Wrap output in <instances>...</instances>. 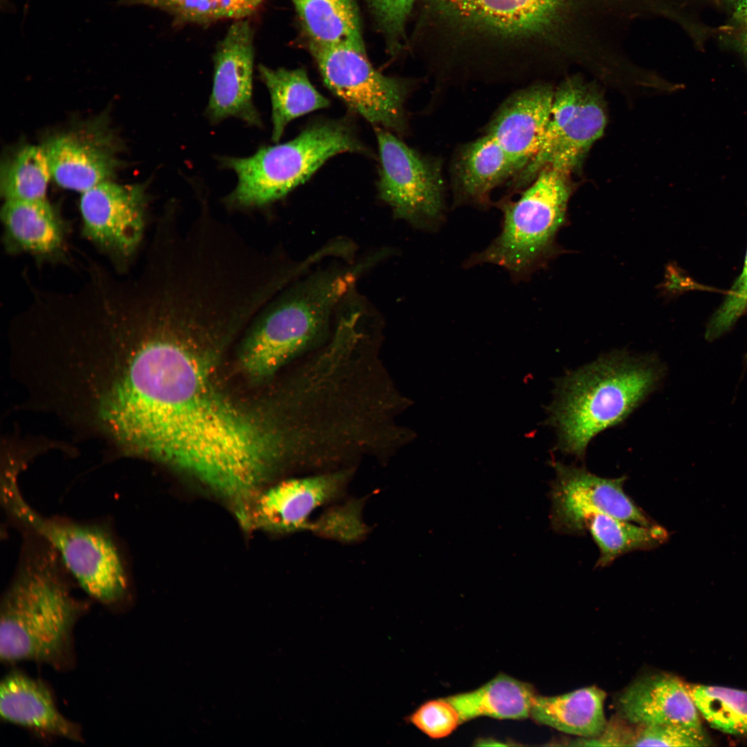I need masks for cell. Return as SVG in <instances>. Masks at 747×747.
<instances>
[{
  "label": "cell",
  "mask_w": 747,
  "mask_h": 747,
  "mask_svg": "<svg viewBox=\"0 0 747 747\" xmlns=\"http://www.w3.org/2000/svg\"><path fill=\"white\" fill-rule=\"evenodd\" d=\"M193 337L148 318L122 338L105 380L106 435L241 507L266 487L279 437L216 392L191 350Z\"/></svg>",
  "instance_id": "1"
},
{
  "label": "cell",
  "mask_w": 747,
  "mask_h": 747,
  "mask_svg": "<svg viewBox=\"0 0 747 747\" xmlns=\"http://www.w3.org/2000/svg\"><path fill=\"white\" fill-rule=\"evenodd\" d=\"M617 1L425 0V7L460 35L580 64L600 44Z\"/></svg>",
  "instance_id": "2"
},
{
  "label": "cell",
  "mask_w": 747,
  "mask_h": 747,
  "mask_svg": "<svg viewBox=\"0 0 747 747\" xmlns=\"http://www.w3.org/2000/svg\"><path fill=\"white\" fill-rule=\"evenodd\" d=\"M46 544L39 551L27 548L2 598L0 658L62 670L73 664V629L88 605L73 595L61 560Z\"/></svg>",
  "instance_id": "3"
},
{
  "label": "cell",
  "mask_w": 747,
  "mask_h": 747,
  "mask_svg": "<svg viewBox=\"0 0 747 747\" xmlns=\"http://www.w3.org/2000/svg\"><path fill=\"white\" fill-rule=\"evenodd\" d=\"M662 374L654 358L618 352L560 378L546 419L557 432V449L582 459L590 441L627 418Z\"/></svg>",
  "instance_id": "4"
},
{
  "label": "cell",
  "mask_w": 747,
  "mask_h": 747,
  "mask_svg": "<svg viewBox=\"0 0 747 747\" xmlns=\"http://www.w3.org/2000/svg\"><path fill=\"white\" fill-rule=\"evenodd\" d=\"M350 271L311 277L258 312L245 340L242 361L249 374L268 376L326 332L332 311L356 280Z\"/></svg>",
  "instance_id": "5"
},
{
  "label": "cell",
  "mask_w": 747,
  "mask_h": 747,
  "mask_svg": "<svg viewBox=\"0 0 747 747\" xmlns=\"http://www.w3.org/2000/svg\"><path fill=\"white\" fill-rule=\"evenodd\" d=\"M569 175L543 169L513 201L498 203L499 234L483 250L470 256L465 268L490 264L505 269L514 281H525L553 256L556 235L564 224L572 188Z\"/></svg>",
  "instance_id": "6"
},
{
  "label": "cell",
  "mask_w": 747,
  "mask_h": 747,
  "mask_svg": "<svg viewBox=\"0 0 747 747\" xmlns=\"http://www.w3.org/2000/svg\"><path fill=\"white\" fill-rule=\"evenodd\" d=\"M364 151L347 122H313L288 142L262 147L247 158H225L224 165L238 178L226 201L247 208L269 204L304 183L331 157Z\"/></svg>",
  "instance_id": "7"
},
{
  "label": "cell",
  "mask_w": 747,
  "mask_h": 747,
  "mask_svg": "<svg viewBox=\"0 0 747 747\" xmlns=\"http://www.w3.org/2000/svg\"><path fill=\"white\" fill-rule=\"evenodd\" d=\"M2 494L12 516L55 551L66 570L91 597L108 606L127 598L125 569L108 531L94 524L39 515L22 497L12 473L6 474Z\"/></svg>",
  "instance_id": "8"
},
{
  "label": "cell",
  "mask_w": 747,
  "mask_h": 747,
  "mask_svg": "<svg viewBox=\"0 0 747 747\" xmlns=\"http://www.w3.org/2000/svg\"><path fill=\"white\" fill-rule=\"evenodd\" d=\"M606 123L605 106L597 87L580 75L566 77L554 92L539 148L514 177L513 190L528 187L546 167L570 174L602 136Z\"/></svg>",
  "instance_id": "9"
},
{
  "label": "cell",
  "mask_w": 747,
  "mask_h": 747,
  "mask_svg": "<svg viewBox=\"0 0 747 747\" xmlns=\"http://www.w3.org/2000/svg\"><path fill=\"white\" fill-rule=\"evenodd\" d=\"M308 49L324 84L351 109L376 127L404 129L409 83L377 71L365 48L344 45Z\"/></svg>",
  "instance_id": "10"
},
{
  "label": "cell",
  "mask_w": 747,
  "mask_h": 747,
  "mask_svg": "<svg viewBox=\"0 0 747 747\" xmlns=\"http://www.w3.org/2000/svg\"><path fill=\"white\" fill-rule=\"evenodd\" d=\"M380 161L378 190L394 214L416 227L436 230L445 217L441 165L387 129L376 127Z\"/></svg>",
  "instance_id": "11"
},
{
  "label": "cell",
  "mask_w": 747,
  "mask_h": 747,
  "mask_svg": "<svg viewBox=\"0 0 747 747\" xmlns=\"http://www.w3.org/2000/svg\"><path fill=\"white\" fill-rule=\"evenodd\" d=\"M555 478L551 483V526L569 535L586 533L585 522L596 514L608 515L644 526L656 524L623 490L625 477L597 476L584 468L552 461Z\"/></svg>",
  "instance_id": "12"
},
{
  "label": "cell",
  "mask_w": 747,
  "mask_h": 747,
  "mask_svg": "<svg viewBox=\"0 0 747 747\" xmlns=\"http://www.w3.org/2000/svg\"><path fill=\"white\" fill-rule=\"evenodd\" d=\"M80 210L84 236L117 267L127 266L144 237V186L104 181L82 193Z\"/></svg>",
  "instance_id": "13"
},
{
  "label": "cell",
  "mask_w": 747,
  "mask_h": 747,
  "mask_svg": "<svg viewBox=\"0 0 747 747\" xmlns=\"http://www.w3.org/2000/svg\"><path fill=\"white\" fill-rule=\"evenodd\" d=\"M253 34L246 19L236 20L218 45L214 57L212 92L206 112L214 122L236 117L260 127L252 102Z\"/></svg>",
  "instance_id": "14"
},
{
  "label": "cell",
  "mask_w": 747,
  "mask_h": 747,
  "mask_svg": "<svg viewBox=\"0 0 747 747\" xmlns=\"http://www.w3.org/2000/svg\"><path fill=\"white\" fill-rule=\"evenodd\" d=\"M344 473L295 478L266 487L239 520L245 527L276 533L308 530L315 509L340 492Z\"/></svg>",
  "instance_id": "15"
},
{
  "label": "cell",
  "mask_w": 747,
  "mask_h": 747,
  "mask_svg": "<svg viewBox=\"0 0 747 747\" xmlns=\"http://www.w3.org/2000/svg\"><path fill=\"white\" fill-rule=\"evenodd\" d=\"M554 92L551 85L542 83L521 89L502 102L487 124L485 134L502 147L519 173L539 148L549 119Z\"/></svg>",
  "instance_id": "16"
},
{
  "label": "cell",
  "mask_w": 747,
  "mask_h": 747,
  "mask_svg": "<svg viewBox=\"0 0 747 747\" xmlns=\"http://www.w3.org/2000/svg\"><path fill=\"white\" fill-rule=\"evenodd\" d=\"M43 148L55 182L81 193L110 181L118 167L113 142L101 131L62 133L50 138Z\"/></svg>",
  "instance_id": "17"
},
{
  "label": "cell",
  "mask_w": 747,
  "mask_h": 747,
  "mask_svg": "<svg viewBox=\"0 0 747 747\" xmlns=\"http://www.w3.org/2000/svg\"><path fill=\"white\" fill-rule=\"evenodd\" d=\"M616 706L621 719L636 726L673 723L702 729L688 686L670 674L637 679L620 692Z\"/></svg>",
  "instance_id": "18"
},
{
  "label": "cell",
  "mask_w": 747,
  "mask_h": 747,
  "mask_svg": "<svg viewBox=\"0 0 747 747\" xmlns=\"http://www.w3.org/2000/svg\"><path fill=\"white\" fill-rule=\"evenodd\" d=\"M1 219L3 243L8 252H26L48 261L65 256L68 228L46 198L5 201Z\"/></svg>",
  "instance_id": "19"
},
{
  "label": "cell",
  "mask_w": 747,
  "mask_h": 747,
  "mask_svg": "<svg viewBox=\"0 0 747 747\" xmlns=\"http://www.w3.org/2000/svg\"><path fill=\"white\" fill-rule=\"evenodd\" d=\"M1 719L43 736L82 741L79 725L58 710L49 688L21 672L6 675L0 685Z\"/></svg>",
  "instance_id": "20"
},
{
  "label": "cell",
  "mask_w": 747,
  "mask_h": 747,
  "mask_svg": "<svg viewBox=\"0 0 747 747\" xmlns=\"http://www.w3.org/2000/svg\"><path fill=\"white\" fill-rule=\"evenodd\" d=\"M451 173L455 205L486 206L491 192L519 169L502 147L484 134L460 147Z\"/></svg>",
  "instance_id": "21"
},
{
  "label": "cell",
  "mask_w": 747,
  "mask_h": 747,
  "mask_svg": "<svg viewBox=\"0 0 747 747\" xmlns=\"http://www.w3.org/2000/svg\"><path fill=\"white\" fill-rule=\"evenodd\" d=\"M605 692L585 687L557 696L535 695L530 717L536 722L566 734L591 738L607 726Z\"/></svg>",
  "instance_id": "22"
},
{
  "label": "cell",
  "mask_w": 747,
  "mask_h": 747,
  "mask_svg": "<svg viewBox=\"0 0 747 747\" xmlns=\"http://www.w3.org/2000/svg\"><path fill=\"white\" fill-rule=\"evenodd\" d=\"M308 48H365L354 0H292Z\"/></svg>",
  "instance_id": "23"
},
{
  "label": "cell",
  "mask_w": 747,
  "mask_h": 747,
  "mask_svg": "<svg viewBox=\"0 0 747 747\" xmlns=\"http://www.w3.org/2000/svg\"><path fill=\"white\" fill-rule=\"evenodd\" d=\"M535 695L531 684L499 674L477 689L446 699L457 710L462 723L484 716L498 719L528 718Z\"/></svg>",
  "instance_id": "24"
},
{
  "label": "cell",
  "mask_w": 747,
  "mask_h": 747,
  "mask_svg": "<svg viewBox=\"0 0 747 747\" xmlns=\"http://www.w3.org/2000/svg\"><path fill=\"white\" fill-rule=\"evenodd\" d=\"M259 72L270 95L274 142L279 140L290 121L330 104L313 86L303 68L273 69L259 65Z\"/></svg>",
  "instance_id": "25"
},
{
  "label": "cell",
  "mask_w": 747,
  "mask_h": 747,
  "mask_svg": "<svg viewBox=\"0 0 747 747\" xmlns=\"http://www.w3.org/2000/svg\"><path fill=\"white\" fill-rule=\"evenodd\" d=\"M585 530L599 549L596 566L602 568L628 553L656 548L670 538L669 531L657 524L644 526L605 514L590 516Z\"/></svg>",
  "instance_id": "26"
},
{
  "label": "cell",
  "mask_w": 747,
  "mask_h": 747,
  "mask_svg": "<svg viewBox=\"0 0 747 747\" xmlns=\"http://www.w3.org/2000/svg\"><path fill=\"white\" fill-rule=\"evenodd\" d=\"M50 177L43 147L27 145L2 166L1 194L5 201L45 199Z\"/></svg>",
  "instance_id": "27"
},
{
  "label": "cell",
  "mask_w": 747,
  "mask_h": 747,
  "mask_svg": "<svg viewBox=\"0 0 747 747\" xmlns=\"http://www.w3.org/2000/svg\"><path fill=\"white\" fill-rule=\"evenodd\" d=\"M688 688L699 712L712 727L732 735L747 734V691L702 685Z\"/></svg>",
  "instance_id": "28"
},
{
  "label": "cell",
  "mask_w": 747,
  "mask_h": 747,
  "mask_svg": "<svg viewBox=\"0 0 747 747\" xmlns=\"http://www.w3.org/2000/svg\"><path fill=\"white\" fill-rule=\"evenodd\" d=\"M264 0H122L161 9L183 22L207 24L222 19H243Z\"/></svg>",
  "instance_id": "29"
},
{
  "label": "cell",
  "mask_w": 747,
  "mask_h": 747,
  "mask_svg": "<svg viewBox=\"0 0 747 747\" xmlns=\"http://www.w3.org/2000/svg\"><path fill=\"white\" fill-rule=\"evenodd\" d=\"M361 510L360 504L356 501L339 506L311 522L308 530L339 541H356L367 531Z\"/></svg>",
  "instance_id": "30"
},
{
  "label": "cell",
  "mask_w": 747,
  "mask_h": 747,
  "mask_svg": "<svg viewBox=\"0 0 747 747\" xmlns=\"http://www.w3.org/2000/svg\"><path fill=\"white\" fill-rule=\"evenodd\" d=\"M709 740L703 729L664 723L637 726L631 746H704Z\"/></svg>",
  "instance_id": "31"
},
{
  "label": "cell",
  "mask_w": 747,
  "mask_h": 747,
  "mask_svg": "<svg viewBox=\"0 0 747 747\" xmlns=\"http://www.w3.org/2000/svg\"><path fill=\"white\" fill-rule=\"evenodd\" d=\"M405 719L432 739L450 735L461 723L457 710L446 697L424 702Z\"/></svg>",
  "instance_id": "32"
},
{
  "label": "cell",
  "mask_w": 747,
  "mask_h": 747,
  "mask_svg": "<svg viewBox=\"0 0 747 747\" xmlns=\"http://www.w3.org/2000/svg\"><path fill=\"white\" fill-rule=\"evenodd\" d=\"M416 0H368L378 27L386 39L389 51L397 53L405 39L407 19Z\"/></svg>",
  "instance_id": "33"
},
{
  "label": "cell",
  "mask_w": 747,
  "mask_h": 747,
  "mask_svg": "<svg viewBox=\"0 0 747 747\" xmlns=\"http://www.w3.org/2000/svg\"><path fill=\"white\" fill-rule=\"evenodd\" d=\"M747 307V251L741 275L734 283L724 301L711 317L705 337L712 341L728 332Z\"/></svg>",
  "instance_id": "34"
},
{
  "label": "cell",
  "mask_w": 747,
  "mask_h": 747,
  "mask_svg": "<svg viewBox=\"0 0 747 747\" xmlns=\"http://www.w3.org/2000/svg\"><path fill=\"white\" fill-rule=\"evenodd\" d=\"M739 29L735 38V47L747 66V20L737 24Z\"/></svg>",
  "instance_id": "35"
},
{
  "label": "cell",
  "mask_w": 747,
  "mask_h": 747,
  "mask_svg": "<svg viewBox=\"0 0 747 747\" xmlns=\"http://www.w3.org/2000/svg\"><path fill=\"white\" fill-rule=\"evenodd\" d=\"M735 6L733 18L737 24L747 20V0H737Z\"/></svg>",
  "instance_id": "36"
},
{
  "label": "cell",
  "mask_w": 747,
  "mask_h": 747,
  "mask_svg": "<svg viewBox=\"0 0 747 747\" xmlns=\"http://www.w3.org/2000/svg\"><path fill=\"white\" fill-rule=\"evenodd\" d=\"M723 1L725 2L729 3H735V4L737 1V0H723Z\"/></svg>",
  "instance_id": "37"
},
{
  "label": "cell",
  "mask_w": 747,
  "mask_h": 747,
  "mask_svg": "<svg viewBox=\"0 0 747 747\" xmlns=\"http://www.w3.org/2000/svg\"><path fill=\"white\" fill-rule=\"evenodd\" d=\"M746 360H747V356H746Z\"/></svg>",
  "instance_id": "38"
}]
</instances>
